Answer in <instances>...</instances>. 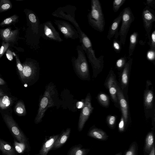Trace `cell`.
Segmentation results:
<instances>
[{
    "instance_id": "1",
    "label": "cell",
    "mask_w": 155,
    "mask_h": 155,
    "mask_svg": "<svg viewBox=\"0 0 155 155\" xmlns=\"http://www.w3.org/2000/svg\"><path fill=\"white\" fill-rule=\"evenodd\" d=\"M26 15L27 23L25 29L24 39L26 44L34 50L40 48V23L36 13L31 10L26 8L24 10Z\"/></svg>"
},
{
    "instance_id": "2",
    "label": "cell",
    "mask_w": 155,
    "mask_h": 155,
    "mask_svg": "<svg viewBox=\"0 0 155 155\" xmlns=\"http://www.w3.org/2000/svg\"><path fill=\"white\" fill-rule=\"evenodd\" d=\"M79 35L80 42L91 64L94 75L95 76L103 68L104 56L101 55L98 58H96L91 42L88 37L82 30L80 31Z\"/></svg>"
},
{
    "instance_id": "3",
    "label": "cell",
    "mask_w": 155,
    "mask_h": 155,
    "mask_svg": "<svg viewBox=\"0 0 155 155\" xmlns=\"http://www.w3.org/2000/svg\"><path fill=\"white\" fill-rule=\"evenodd\" d=\"M87 20L89 25L94 30L99 32L104 31L105 22L99 0L91 1V8L87 15Z\"/></svg>"
},
{
    "instance_id": "4",
    "label": "cell",
    "mask_w": 155,
    "mask_h": 155,
    "mask_svg": "<svg viewBox=\"0 0 155 155\" xmlns=\"http://www.w3.org/2000/svg\"><path fill=\"white\" fill-rule=\"evenodd\" d=\"M76 50L77 57L73 56L71 60L74 68L81 78L86 79L89 76V73L85 53L81 45H78Z\"/></svg>"
},
{
    "instance_id": "5",
    "label": "cell",
    "mask_w": 155,
    "mask_h": 155,
    "mask_svg": "<svg viewBox=\"0 0 155 155\" xmlns=\"http://www.w3.org/2000/svg\"><path fill=\"white\" fill-rule=\"evenodd\" d=\"M54 93V86L49 84L46 88L41 100L38 113L35 120V123L38 124L40 122L47 109L54 106L53 97Z\"/></svg>"
},
{
    "instance_id": "6",
    "label": "cell",
    "mask_w": 155,
    "mask_h": 155,
    "mask_svg": "<svg viewBox=\"0 0 155 155\" xmlns=\"http://www.w3.org/2000/svg\"><path fill=\"white\" fill-rule=\"evenodd\" d=\"M123 11L121 25L118 34L120 36L119 41L122 45H124L129 28L134 21L135 17L129 7L125 8L123 10Z\"/></svg>"
},
{
    "instance_id": "7",
    "label": "cell",
    "mask_w": 155,
    "mask_h": 155,
    "mask_svg": "<svg viewBox=\"0 0 155 155\" xmlns=\"http://www.w3.org/2000/svg\"><path fill=\"white\" fill-rule=\"evenodd\" d=\"M40 33L41 37L44 39L58 42L63 41L50 21L40 24Z\"/></svg>"
},
{
    "instance_id": "8",
    "label": "cell",
    "mask_w": 155,
    "mask_h": 155,
    "mask_svg": "<svg viewBox=\"0 0 155 155\" xmlns=\"http://www.w3.org/2000/svg\"><path fill=\"white\" fill-rule=\"evenodd\" d=\"M76 8L74 6L68 5L58 8L52 14L54 17L67 20L74 26L77 30L80 28L75 18V12Z\"/></svg>"
},
{
    "instance_id": "9",
    "label": "cell",
    "mask_w": 155,
    "mask_h": 155,
    "mask_svg": "<svg viewBox=\"0 0 155 155\" xmlns=\"http://www.w3.org/2000/svg\"><path fill=\"white\" fill-rule=\"evenodd\" d=\"M22 65L23 67L22 81L27 82L35 78L39 68L38 63L35 59L27 58Z\"/></svg>"
},
{
    "instance_id": "10",
    "label": "cell",
    "mask_w": 155,
    "mask_h": 155,
    "mask_svg": "<svg viewBox=\"0 0 155 155\" xmlns=\"http://www.w3.org/2000/svg\"><path fill=\"white\" fill-rule=\"evenodd\" d=\"M3 118L7 127L18 141L19 143H27L28 140L12 116L5 114Z\"/></svg>"
},
{
    "instance_id": "11",
    "label": "cell",
    "mask_w": 155,
    "mask_h": 155,
    "mask_svg": "<svg viewBox=\"0 0 155 155\" xmlns=\"http://www.w3.org/2000/svg\"><path fill=\"white\" fill-rule=\"evenodd\" d=\"M20 29L17 27L13 29L11 27H8L4 28H0V39L2 41L10 43L14 48L15 45L18 44L20 39H23L19 37Z\"/></svg>"
},
{
    "instance_id": "12",
    "label": "cell",
    "mask_w": 155,
    "mask_h": 155,
    "mask_svg": "<svg viewBox=\"0 0 155 155\" xmlns=\"http://www.w3.org/2000/svg\"><path fill=\"white\" fill-rule=\"evenodd\" d=\"M54 22L66 39L74 40L79 38L78 31L68 22L57 19L54 20Z\"/></svg>"
},
{
    "instance_id": "13",
    "label": "cell",
    "mask_w": 155,
    "mask_h": 155,
    "mask_svg": "<svg viewBox=\"0 0 155 155\" xmlns=\"http://www.w3.org/2000/svg\"><path fill=\"white\" fill-rule=\"evenodd\" d=\"M93 109V107L91 104V97L89 94L85 99L84 106L80 114L78 124V129L79 131L82 130Z\"/></svg>"
},
{
    "instance_id": "14",
    "label": "cell",
    "mask_w": 155,
    "mask_h": 155,
    "mask_svg": "<svg viewBox=\"0 0 155 155\" xmlns=\"http://www.w3.org/2000/svg\"><path fill=\"white\" fill-rule=\"evenodd\" d=\"M142 17L143 26L148 37L150 35L153 23L155 21L154 10L146 6L143 10Z\"/></svg>"
},
{
    "instance_id": "15",
    "label": "cell",
    "mask_w": 155,
    "mask_h": 155,
    "mask_svg": "<svg viewBox=\"0 0 155 155\" xmlns=\"http://www.w3.org/2000/svg\"><path fill=\"white\" fill-rule=\"evenodd\" d=\"M117 97L120 105L122 117L124 119L125 124H126L127 123L128 117V105L122 91L118 85L117 86Z\"/></svg>"
},
{
    "instance_id": "16",
    "label": "cell",
    "mask_w": 155,
    "mask_h": 155,
    "mask_svg": "<svg viewBox=\"0 0 155 155\" xmlns=\"http://www.w3.org/2000/svg\"><path fill=\"white\" fill-rule=\"evenodd\" d=\"M123 11L120 12L119 15L113 21L109 28L107 38L110 40L114 36L115 39H117L119 36L118 28L121 21Z\"/></svg>"
},
{
    "instance_id": "17",
    "label": "cell",
    "mask_w": 155,
    "mask_h": 155,
    "mask_svg": "<svg viewBox=\"0 0 155 155\" xmlns=\"http://www.w3.org/2000/svg\"><path fill=\"white\" fill-rule=\"evenodd\" d=\"M110 76L106 83L110 94L113 101L116 103H118L117 97V84L115 78L112 70L110 71Z\"/></svg>"
},
{
    "instance_id": "18",
    "label": "cell",
    "mask_w": 155,
    "mask_h": 155,
    "mask_svg": "<svg viewBox=\"0 0 155 155\" xmlns=\"http://www.w3.org/2000/svg\"><path fill=\"white\" fill-rule=\"evenodd\" d=\"M59 135L50 136L44 143L39 152V155H47L49 151L53 148L55 142Z\"/></svg>"
},
{
    "instance_id": "19",
    "label": "cell",
    "mask_w": 155,
    "mask_h": 155,
    "mask_svg": "<svg viewBox=\"0 0 155 155\" xmlns=\"http://www.w3.org/2000/svg\"><path fill=\"white\" fill-rule=\"evenodd\" d=\"M87 135L96 139L103 141L107 140L108 137L105 132L96 127L91 129L88 132Z\"/></svg>"
},
{
    "instance_id": "20",
    "label": "cell",
    "mask_w": 155,
    "mask_h": 155,
    "mask_svg": "<svg viewBox=\"0 0 155 155\" xmlns=\"http://www.w3.org/2000/svg\"><path fill=\"white\" fill-rule=\"evenodd\" d=\"M133 61V58H130L124 68L121 74V82L122 87H125L128 83L129 73Z\"/></svg>"
},
{
    "instance_id": "21",
    "label": "cell",
    "mask_w": 155,
    "mask_h": 155,
    "mask_svg": "<svg viewBox=\"0 0 155 155\" xmlns=\"http://www.w3.org/2000/svg\"><path fill=\"white\" fill-rule=\"evenodd\" d=\"M71 129L68 128L63 132L56 140L53 148L58 149L62 146L67 141L71 132Z\"/></svg>"
},
{
    "instance_id": "22",
    "label": "cell",
    "mask_w": 155,
    "mask_h": 155,
    "mask_svg": "<svg viewBox=\"0 0 155 155\" xmlns=\"http://www.w3.org/2000/svg\"><path fill=\"white\" fill-rule=\"evenodd\" d=\"M0 150L4 155H16L14 148L8 142L0 139Z\"/></svg>"
},
{
    "instance_id": "23",
    "label": "cell",
    "mask_w": 155,
    "mask_h": 155,
    "mask_svg": "<svg viewBox=\"0 0 155 155\" xmlns=\"http://www.w3.org/2000/svg\"><path fill=\"white\" fill-rule=\"evenodd\" d=\"M138 33L137 31L134 32L130 36L128 48V56L129 58L133 54L138 42Z\"/></svg>"
},
{
    "instance_id": "24",
    "label": "cell",
    "mask_w": 155,
    "mask_h": 155,
    "mask_svg": "<svg viewBox=\"0 0 155 155\" xmlns=\"http://www.w3.org/2000/svg\"><path fill=\"white\" fill-rule=\"evenodd\" d=\"M154 144V134L152 131L148 133L145 138L144 148L145 152L149 153Z\"/></svg>"
},
{
    "instance_id": "25",
    "label": "cell",
    "mask_w": 155,
    "mask_h": 155,
    "mask_svg": "<svg viewBox=\"0 0 155 155\" xmlns=\"http://www.w3.org/2000/svg\"><path fill=\"white\" fill-rule=\"evenodd\" d=\"M89 150V149L82 148L81 145H77L70 149L68 155H86Z\"/></svg>"
},
{
    "instance_id": "26",
    "label": "cell",
    "mask_w": 155,
    "mask_h": 155,
    "mask_svg": "<svg viewBox=\"0 0 155 155\" xmlns=\"http://www.w3.org/2000/svg\"><path fill=\"white\" fill-rule=\"evenodd\" d=\"M153 99V94L151 90H147L144 94V105L146 108L149 109L152 107Z\"/></svg>"
},
{
    "instance_id": "27",
    "label": "cell",
    "mask_w": 155,
    "mask_h": 155,
    "mask_svg": "<svg viewBox=\"0 0 155 155\" xmlns=\"http://www.w3.org/2000/svg\"><path fill=\"white\" fill-rule=\"evenodd\" d=\"M19 16L17 15L14 14L4 19L0 23V26L4 27L9 26L11 25H15L18 21Z\"/></svg>"
},
{
    "instance_id": "28",
    "label": "cell",
    "mask_w": 155,
    "mask_h": 155,
    "mask_svg": "<svg viewBox=\"0 0 155 155\" xmlns=\"http://www.w3.org/2000/svg\"><path fill=\"white\" fill-rule=\"evenodd\" d=\"M12 98L6 94L0 97V107L2 109H6L12 105Z\"/></svg>"
},
{
    "instance_id": "29",
    "label": "cell",
    "mask_w": 155,
    "mask_h": 155,
    "mask_svg": "<svg viewBox=\"0 0 155 155\" xmlns=\"http://www.w3.org/2000/svg\"><path fill=\"white\" fill-rule=\"evenodd\" d=\"M14 110L15 113L19 116H24L26 114L25 104L21 101H18L16 104Z\"/></svg>"
},
{
    "instance_id": "30",
    "label": "cell",
    "mask_w": 155,
    "mask_h": 155,
    "mask_svg": "<svg viewBox=\"0 0 155 155\" xmlns=\"http://www.w3.org/2000/svg\"><path fill=\"white\" fill-rule=\"evenodd\" d=\"M12 5L9 0H0V13L11 9Z\"/></svg>"
},
{
    "instance_id": "31",
    "label": "cell",
    "mask_w": 155,
    "mask_h": 155,
    "mask_svg": "<svg viewBox=\"0 0 155 155\" xmlns=\"http://www.w3.org/2000/svg\"><path fill=\"white\" fill-rule=\"evenodd\" d=\"M138 149V145L137 142L134 141L130 144L125 155H137Z\"/></svg>"
},
{
    "instance_id": "32",
    "label": "cell",
    "mask_w": 155,
    "mask_h": 155,
    "mask_svg": "<svg viewBox=\"0 0 155 155\" xmlns=\"http://www.w3.org/2000/svg\"><path fill=\"white\" fill-rule=\"evenodd\" d=\"M14 56H15L16 67L17 68V71L19 74L20 78L21 79L22 81L23 80V67L22 64L21 63L18 54H15L13 52Z\"/></svg>"
},
{
    "instance_id": "33",
    "label": "cell",
    "mask_w": 155,
    "mask_h": 155,
    "mask_svg": "<svg viewBox=\"0 0 155 155\" xmlns=\"http://www.w3.org/2000/svg\"><path fill=\"white\" fill-rule=\"evenodd\" d=\"M14 144L15 150L20 153H22L24 152L27 145V143H19L16 140L14 141Z\"/></svg>"
},
{
    "instance_id": "34",
    "label": "cell",
    "mask_w": 155,
    "mask_h": 155,
    "mask_svg": "<svg viewBox=\"0 0 155 155\" xmlns=\"http://www.w3.org/2000/svg\"><path fill=\"white\" fill-rule=\"evenodd\" d=\"M98 99L99 102L103 106L107 107L109 104V100L107 95L104 93H101L98 96Z\"/></svg>"
},
{
    "instance_id": "35",
    "label": "cell",
    "mask_w": 155,
    "mask_h": 155,
    "mask_svg": "<svg viewBox=\"0 0 155 155\" xmlns=\"http://www.w3.org/2000/svg\"><path fill=\"white\" fill-rule=\"evenodd\" d=\"M10 47H13V46L10 43L2 41L1 46L0 48V59Z\"/></svg>"
},
{
    "instance_id": "36",
    "label": "cell",
    "mask_w": 155,
    "mask_h": 155,
    "mask_svg": "<svg viewBox=\"0 0 155 155\" xmlns=\"http://www.w3.org/2000/svg\"><path fill=\"white\" fill-rule=\"evenodd\" d=\"M126 0H114L113 2V10L114 12H117Z\"/></svg>"
},
{
    "instance_id": "37",
    "label": "cell",
    "mask_w": 155,
    "mask_h": 155,
    "mask_svg": "<svg viewBox=\"0 0 155 155\" xmlns=\"http://www.w3.org/2000/svg\"><path fill=\"white\" fill-rule=\"evenodd\" d=\"M149 41L148 42L150 47V49L155 51V30L152 32L151 35L148 37Z\"/></svg>"
},
{
    "instance_id": "38",
    "label": "cell",
    "mask_w": 155,
    "mask_h": 155,
    "mask_svg": "<svg viewBox=\"0 0 155 155\" xmlns=\"http://www.w3.org/2000/svg\"><path fill=\"white\" fill-rule=\"evenodd\" d=\"M127 62L126 56L121 57L117 61L116 63V66L118 69H121L124 68Z\"/></svg>"
},
{
    "instance_id": "39",
    "label": "cell",
    "mask_w": 155,
    "mask_h": 155,
    "mask_svg": "<svg viewBox=\"0 0 155 155\" xmlns=\"http://www.w3.org/2000/svg\"><path fill=\"white\" fill-rule=\"evenodd\" d=\"M121 44L117 39L114 38L113 40V47L117 53H120L121 49Z\"/></svg>"
},
{
    "instance_id": "40",
    "label": "cell",
    "mask_w": 155,
    "mask_h": 155,
    "mask_svg": "<svg viewBox=\"0 0 155 155\" xmlns=\"http://www.w3.org/2000/svg\"><path fill=\"white\" fill-rule=\"evenodd\" d=\"M116 120V117L114 116L110 115L107 118V122L108 126L110 128H114Z\"/></svg>"
},
{
    "instance_id": "41",
    "label": "cell",
    "mask_w": 155,
    "mask_h": 155,
    "mask_svg": "<svg viewBox=\"0 0 155 155\" xmlns=\"http://www.w3.org/2000/svg\"><path fill=\"white\" fill-rule=\"evenodd\" d=\"M147 59L150 61H154L155 59V51L150 49L147 54Z\"/></svg>"
},
{
    "instance_id": "42",
    "label": "cell",
    "mask_w": 155,
    "mask_h": 155,
    "mask_svg": "<svg viewBox=\"0 0 155 155\" xmlns=\"http://www.w3.org/2000/svg\"><path fill=\"white\" fill-rule=\"evenodd\" d=\"M125 124L124 119L122 116L118 124V130L120 132H123L124 131Z\"/></svg>"
},
{
    "instance_id": "43",
    "label": "cell",
    "mask_w": 155,
    "mask_h": 155,
    "mask_svg": "<svg viewBox=\"0 0 155 155\" xmlns=\"http://www.w3.org/2000/svg\"><path fill=\"white\" fill-rule=\"evenodd\" d=\"M147 6L150 8L151 7L154 9L155 8V0H147L145 4Z\"/></svg>"
},
{
    "instance_id": "44",
    "label": "cell",
    "mask_w": 155,
    "mask_h": 155,
    "mask_svg": "<svg viewBox=\"0 0 155 155\" xmlns=\"http://www.w3.org/2000/svg\"><path fill=\"white\" fill-rule=\"evenodd\" d=\"M11 50L9 49L6 52V55L7 58L9 61H12L13 59V53Z\"/></svg>"
},
{
    "instance_id": "45",
    "label": "cell",
    "mask_w": 155,
    "mask_h": 155,
    "mask_svg": "<svg viewBox=\"0 0 155 155\" xmlns=\"http://www.w3.org/2000/svg\"><path fill=\"white\" fill-rule=\"evenodd\" d=\"M148 155H155V146L154 144L153 145L152 149Z\"/></svg>"
},
{
    "instance_id": "46",
    "label": "cell",
    "mask_w": 155,
    "mask_h": 155,
    "mask_svg": "<svg viewBox=\"0 0 155 155\" xmlns=\"http://www.w3.org/2000/svg\"><path fill=\"white\" fill-rule=\"evenodd\" d=\"M5 84V81L0 78V85H3Z\"/></svg>"
},
{
    "instance_id": "47",
    "label": "cell",
    "mask_w": 155,
    "mask_h": 155,
    "mask_svg": "<svg viewBox=\"0 0 155 155\" xmlns=\"http://www.w3.org/2000/svg\"><path fill=\"white\" fill-rule=\"evenodd\" d=\"M5 94V92L1 89H0V97Z\"/></svg>"
},
{
    "instance_id": "48",
    "label": "cell",
    "mask_w": 155,
    "mask_h": 155,
    "mask_svg": "<svg viewBox=\"0 0 155 155\" xmlns=\"http://www.w3.org/2000/svg\"><path fill=\"white\" fill-rule=\"evenodd\" d=\"M115 155H122V153L121 152L118 153H117V154H115Z\"/></svg>"
},
{
    "instance_id": "49",
    "label": "cell",
    "mask_w": 155,
    "mask_h": 155,
    "mask_svg": "<svg viewBox=\"0 0 155 155\" xmlns=\"http://www.w3.org/2000/svg\"></svg>"
}]
</instances>
